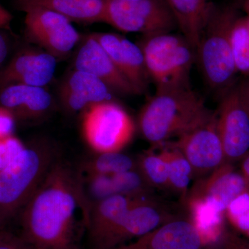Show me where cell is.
Here are the masks:
<instances>
[{"label": "cell", "instance_id": "1", "mask_svg": "<svg viewBox=\"0 0 249 249\" xmlns=\"http://www.w3.org/2000/svg\"><path fill=\"white\" fill-rule=\"evenodd\" d=\"M89 209L80 176L58 160L22 209V238L33 249H73L75 214Z\"/></svg>", "mask_w": 249, "mask_h": 249}, {"label": "cell", "instance_id": "2", "mask_svg": "<svg viewBox=\"0 0 249 249\" xmlns=\"http://www.w3.org/2000/svg\"><path fill=\"white\" fill-rule=\"evenodd\" d=\"M211 112L191 87L156 91L139 113V129L145 140L160 147L201 124Z\"/></svg>", "mask_w": 249, "mask_h": 249}, {"label": "cell", "instance_id": "3", "mask_svg": "<svg viewBox=\"0 0 249 249\" xmlns=\"http://www.w3.org/2000/svg\"><path fill=\"white\" fill-rule=\"evenodd\" d=\"M55 145L38 140L0 172V229L23 209L58 160Z\"/></svg>", "mask_w": 249, "mask_h": 249}, {"label": "cell", "instance_id": "4", "mask_svg": "<svg viewBox=\"0 0 249 249\" xmlns=\"http://www.w3.org/2000/svg\"><path fill=\"white\" fill-rule=\"evenodd\" d=\"M240 16L235 5L210 4L196 52L205 81L211 89L224 92L235 82L237 71L231 36L232 26Z\"/></svg>", "mask_w": 249, "mask_h": 249}, {"label": "cell", "instance_id": "5", "mask_svg": "<svg viewBox=\"0 0 249 249\" xmlns=\"http://www.w3.org/2000/svg\"><path fill=\"white\" fill-rule=\"evenodd\" d=\"M138 45L156 91L189 88L196 51L183 36L170 33L143 36Z\"/></svg>", "mask_w": 249, "mask_h": 249}, {"label": "cell", "instance_id": "6", "mask_svg": "<svg viewBox=\"0 0 249 249\" xmlns=\"http://www.w3.org/2000/svg\"><path fill=\"white\" fill-rule=\"evenodd\" d=\"M82 129L87 143L96 153L119 152L132 142L135 124L122 106L108 101L83 111Z\"/></svg>", "mask_w": 249, "mask_h": 249}, {"label": "cell", "instance_id": "7", "mask_svg": "<svg viewBox=\"0 0 249 249\" xmlns=\"http://www.w3.org/2000/svg\"><path fill=\"white\" fill-rule=\"evenodd\" d=\"M249 191L240 172L231 163H224L190 188L184 204L195 215L222 218L234 199Z\"/></svg>", "mask_w": 249, "mask_h": 249}, {"label": "cell", "instance_id": "8", "mask_svg": "<svg viewBox=\"0 0 249 249\" xmlns=\"http://www.w3.org/2000/svg\"><path fill=\"white\" fill-rule=\"evenodd\" d=\"M105 23L143 36L170 33L177 26L167 0H106Z\"/></svg>", "mask_w": 249, "mask_h": 249}, {"label": "cell", "instance_id": "9", "mask_svg": "<svg viewBox=\"0 0 249 249\" xmlns=\"http://www.w3.org/2000/svg\"><path fill=\"white\" fill-rule=\"evenodd\" d=\"M22 12L25 14L24 36L28 42L57 60L68 56L81 39L71 21L61 15L39 7L28 8Z\"/></svg>", "mask_w": 249, "mask_h": 249}, {"label": "cell", "instance_id": "10", "mask_svg": "<svg viewBox=\"0 0 249 249\" xmlns=\"http://www.w3.org/2000/svg\"><path fill=\"white\" fill-rule=\"evenodd\" d=\"M216 117L226 163L243 160L249 153V113L240 82L224 91Z\"/></svg>", "mask_w": 249, "mask_h": 249}, {"label": "cell", "instance_id": "11", "mask_svg": "<svg viewBox=\"0 0 249 249\" xmlns=\"http://www.w3.org/2000/svg\"><path fill=\"white\" fill-rule=\"evenodd\" d=\"M178 149L186 157L196 180L212 173L225 163V156L217 129L215 112L177 138L165 142Z\"/></svg>", "mask_w": 249, "mask_h": 249}, {"label": "cell", "instance_id": "12", "mask_svg": "<svg viewBox=\"0 0 249 249\" xmlns=\"http://www.w3.org/2000/svg\"><path fill=\"white\" fill-rule=\"evenodd\" d=\"M57 59L40 48L20 51L0 70V89L11 85L43 87L55 75Z\"/></svg>", "mask_w": 249, "mask_h": 249}, {"label": "cell", "instance_id": "13", "mask_svg": "<svg viewBox=\"0 0 249 249\" xmlns=\"http://www.w3.org/2000/svg\"><path fill=\"white\" fill-rule=\"evenodd\" d=\"M177 218L152 196L136 198L111 235L106 249H115Z\"/></svg>", "mask_w": 249, "mask_h": 249}, {"label": "cell", "instance_id": "14", "mask_svg": "<svg viewBox=\"0 0 249 249\" xmlns=\"http://www.w3.org/2000/svg\"><path fill=\"white\" fill-rule=\"evenodd\" d=\"M118 70L134 87L138 94L145 92L148 85L143 54L138 44L133 43L120 34L93 33Z\"/></svg>", "mask_w": 249, "mask_h": 249}, {"label": "cell", "instance_id": "15", "mask_svg": "<svg viewBox=\"0 0 249 249\" xmlns=\"http://www.w3.org/2000/svg\"><path fill=\"white\" fill-rule=\"evenodd\" d=\"M74 70L96 77L114 93L138 94L92 34L86 36L80 45L75 57Z\"/></svg>", "mask_w": 249, "mask_h": 249}, {"label": "cell", "instance_id": "16", "mask_svg": "<svg viewBox=\"0 0 249 249\" xmlns=\"http://www.w3.org/2000/svg\"><path fill=\"white\" fill-rule=\"evenodd\" d=\"M206 245L191 219L177 218L115 249H203Z\"/></svg>", "mask_w": 249, "mask_h": 249}, {"label": "cell", "instance_id": "17", "mask_svg": "<svg viewBox=\"0 0 249 249\" xmlns=\"http://www.w3.org/2000/svg\"><path fill=\"white\" fill-rule=\"evenodd\" d=\"M113 93L96 77L76 70L64 78L58 91L62 107L70 113L83 112L93 105L112 101Z\"/></svg>", "mask_w": 249, "mask_h": 249}, {"label": "cell", "instance_id": "18", "mask_svg": "<svg viewBox=\"0 0 249 249\" xmlns=\"http://www.w3.org/2000/svg\"><path fill=\"white\" fill-rule=\"evenodd\" d=\"M0 106L7 109L16 120H38L52 109L53 98L43 87L11 85L1 89Z\"/></svg>", "mask_w": 249, "mask_h": 249}, {"label": "cell", "instance_id": "19", "mask_svg": "<svg viewBox=\"0 0 249 249\" xmlns=\"http://www.w3.org/2000/svg\"><path fill=\"white\" fill-rule=\"evenodd\" d=\"M134 199L115 195L93 204L86 223L93 249H106L108 242Z\"/></svg>", "mask_w": 249, "mask_h": 249}, {"label": "cell", "instance_id": "20", "mask_svg": "<svg viewBox=\"0 0 249 249\" xmlns=\"http://www.w3.org/2000/svg\"><path fill=\"white\" fill-rule=\"evenodd\" d=\"M16 9L43 8L61 15L71 22L93 24L104 22L106 0H14Z\"/></svg>", "mask_w": 249, "mask_h": 249}, {"label": "cell", "instance_id": "21", "mask_svg": "<svg viewBox=\"0 0 249 249\" xmlns=\"http://www.w3.org/2000/svg\"><path fill=\"white\" fill-rule=\"evenodd\" d=\"M177 26L196 51L210 6L208 0H167Z\"/></svg>", "mask_w": 249, "mask_h": 249}, {"label": "cell", "instance_id": "22", "mask_svg": "<svg viewBox=\"0 0 249 249\" xmlns=\"http://www.w3.org/2000/svg\"><path fill=\"white\" fill-rule=\"evenodd\" d=\"M161 146L163 147L160 152L168 165L169 189L179 195L183 203H185L189 192L190 183L194 178L193 168L178 149L168 143L163 144Z\"/></svg>", "mask_w": 249, "mask_h": 249}, {"label": "cell", "instance_id": "23", "mask_svg": "<svg viewBox=\"0 0 249 249\" xmlns=\"http://www.w3.org/2000/svg\"><path fill=\"white\" fill-rule=\"evenodd\" d=\"M97 154L83 163L82 169L86 175L112 176L137 168V160L121 152Z\"/></svg>", "mask_w": 249, "mask_h": 249}, {"label": "cell", "instance_id": "24", "mask_svg": "<svg viewBox=\"0 0 249 249\" xmlns=\"http://www.w3.org/2000/svg\"><path fill=\"white\" fill-rule=\"evenodd\" d=\"M137 163V169L152 188L169 189L168 165L160 152H145Z\"/></svg>", "mask_w": 249, "mask_h": 249}, {"label": "cell", "instance_id": "25", "mask_svg": "<svg viewBox=\"0 0 249 249\" xmlns=\"http://www.w3.org/2000/svg\"><path fill=\"white\" fill-rule=\"evenodd\" d=\"M232 58L237 73L249 76V31L247 18L236 19L231 36Z\"/></svg>", "mask_w": 249, "mask_h": 249}, {"label": "cell", "instance_id": "26", "mask_svg": "<svg viewBox=\"0 0 249 249\" xmlns=\"http://www.w3.org/2000/svg\"><path fill=\"white\" fill-rule=\"evenodd\" d=\"M80 183L89 211L93 204L116 195L112 178L109 175L92 174L86 175L85 178L80 176Z\"/></svg>", "mask_w": 249, "mask_h": 249}, {"label": "cell", "instance_id": "27", "mask_svg": "<svg viewBox=\"0 0 249 249\" xmlns=\"http://www.w3.org/2000/svg\"><path fill=\"white\" fill-rule=\"evenodd\" d=\"M111 178L116 195L128 196L132 199L150 196L152 188L137 168L112 175Z\"/></svg>", "mask_w": 249, "mask_h": 249}, {"label": "cell", "instance_id": "28", "mask_svg": "<svg viewBox=\"0 0 249 249\" xmlns=\"http://www.w3.org/2000/svg\"><path fill=\"white\" fill-rule=\"evenodd\" d=\"M25 147L14 134L0 139V172L9 166Z\"/></svg>", "mask_w": 249, "mask_h": 249}, {"label": "cell", "instance_id": "29", "mask_svg": "<svg viewBox=\"0 0 249 249\" xmlns=\"http://www.w3.org/2000/svg\"><path fill=\"white\" fill-rule=\"evenodd\" d=\"M208 249H249L244 239L232 233L223 231L215 241L206 246Z\"/></svg>", "mask_w": 249, "mask_h": 249}, {"label": "cell", "instance_id": "30", "mask_svg": "<svg viewBox=\"0 0 249 249\" xmlns=\"http://www.w3.org/2000/svg\"><path fill=\"white\" fill-rule=\"evenodd\" d=\"M0 249H33L22 237L0 229Z\"/></svg>", "mask_w": 249, "mask_h": 249}, {"label": "cell", "instance_id": "31", "mask_svg": "<svg viewBox=\"0 0 249 249\" xmlns=\"http://www.w3.org/2000/svg\"><path fill=\"white\" fill-rule=\"evenodd\" d=\"M16 121L14 116L7 109L0 106V139L12 135Z\"/></svg>", "mask_w": 249, "mask_h": 249}, {"label": "cell", "instance_id": "32", "mask_svg": "<svg viewBox=\"0 0 249 249\" xmlns=\"http://www.w3.org/2000/svg\"><path fill=\"white\" fill-rule=\"evenodd\" d=\"M12 19V15L0 4V28L1 29L9 28Z\"/></svg>", "mask_w": 249, "mask_h": 249}, {"label": "cell", "instance_id": "33", "mask_svg": "<svg viewBox=\"0 0 249 249\" xmlns=\"http://www.w3.org/2000/svg\"><path fill=\"white\" fill-rule=\"evenodd\" d=\"M8 52H9V48H8L6 39L0 34V70L7 57Z\"/></svg>", "mask_w": 249, "mask_h": 249}, {"label": "cell", "instance_id": "34", "mask_svg": "<svg viewBox=\"0 0 249 249\" xmlns=\"http://www.w3.org/2000/svg\"><path fill=\"white\" fill-rule=\"evenodd\" d=\"M240 173L245 178L249 190V153L242 160Z\"/></svg>", "mask_w": 249, "mask_h": 249}, {"label": "cell", "instance_id": "35", "mask_svg": "<svg viewBox=\"0 0 249 249\" xmlns=\"http://www.w3.org/2000/svg\"><path fill=\"white\" fill-rule=\"evenodd\" d=\"M240 85L244 98H245L246 105H247V109H248L249 113V76L247 77V79L244 80V81L240 82Z\"/></svg>", "mask_w": 249, "mask_h": 249}, {"label": "cell", "instance_id": "36", "mask_svg": "<svg viewBox=\"0 0 249 249\" xmlns=\"http://www.w3.org/2000/svg\"><path fill=\"white\" fill-rule=\"evenodd\" d=\"M242 6H243L244 11L247 13V16H249V0H245Z\"/></svg>", "mask_w": 249, "mask_h": 249}, {"label": "cell", "instance_id": "37", "mask_svg": "<svg viewBox=\"0 0 249 249\" xmlns=\"http://www.w3.org/2000/svg\"><path fill=\"white\" fill-rule=\"evenodd\" d=\"M247 25H248V29L249 31V16H247Z\"/></svg>", "mask_w": 249, "mask_h": 249}, {"label": "cell", "instance_id": "38", "mask_svg": "<svg viewBox=\"0 0 249 249\" xmlns=\"http://www.w3.org/2000/svg\"><path fill=\"white\" fill-rule=\"evenodd\" d=\"M245 240V242H246V244H247V245L249 247V241L248 240Z\"/></svg>", "mask_w": 249, "mask_h": 249}, {"label": "cell", "instance_id": "39", "mask_svg": "<svg viewBox=\"0 0 249 249\" xmlns=\"http://www.w3.org/2000/svg\"><path fill=\"white\" fill-rule=\"evenodd\" d=\"M124 1H137V0H124Z\"/></svg>", "mask_w": 249, "mask_h": 249}, {"label": "cell", "instance_id": "40", "mask_svg": "<svg viewBox=\"0 0 249 249\" xmlns=\"http://www.w3.org/2000/svg\"><path fill=\"white\" fill-rule=\"evenodd\" d=\"M208 1H211V0H208Z\"/></svg>", "mask_w": 249, "mask_h": 249}]
</instances>
